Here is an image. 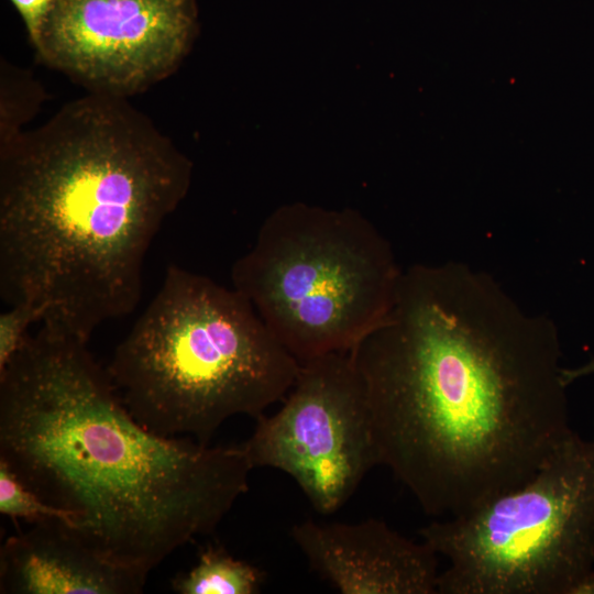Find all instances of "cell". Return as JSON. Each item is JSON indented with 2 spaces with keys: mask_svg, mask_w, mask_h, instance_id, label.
<instances>
[{
  "mask_svg": "<svg viewBox=\"0 0 594 594\" xmlns=\"http://www.w3.org/2000/svg\"><path fill=\"white\" fill-rule=\"evenodd\" d=\"M350 353L378 465L428 515L522 486L573 431L552 319L463 263L403 271L387 316Z\"/></svg>",
  "mask_w": 594,
  "mask_h": 594,
  "instance_id": "6da1fadb",
  "label": "cell"
},
{
  "mask_svg": "<svg viewBox=\"0 0 594 594\" xmlns=\"http://www.w3.org/2000/svg\"><path fill=\"white\" fill-rule=\"evenodd\" d=\"M193 165L127 98L88 92L0 141V294L89 341L131 314Z\"/></svg>",
  "mask_w": 594,
  "mask_h": 594,
  "instance_id": "7a4b0ae2",
  "label": "cell"
},
{
  "mask_svg": "<svg viewBox=\"0 0 594 594\" xmlns=\"http://www.w3.org/2000/svg\"><path fill=\"white\" fill-rule=\"evenodd\" d=\"M87 341L41 324L0 370V461L113 562L148 573L249 490L239 446L141 425Z\"/></svg>",
  "mask_w": 594,
  "mask_h": 594,
  "instance_id": "3957f363",
  "label": "cell"
},
{
  "mask_svg": "<svg viewBox=\"0 0 594 594\" xmlns=\"http://www.w3.org/2000/svg\"><path fill=\"white\" fill-rule=\"evenodd\" d=\"M299 369L234 287L169 265L107 371L146 429L209 444L229 418L283 400Z\"/></svg>",
  "mask_w": 594,
  "mask_h": 594,
  "instance_id": "277c9868",
  "label": "cell"
},
{
  "mask_svg": "<svg viewBox=\"0 0 594 594\" xmlns=\"http://www.w3.org/2000/svg\"><path fill=\"white\" fill-rule=\"evenodd\" d=\"M402 274L388 240L360 212L297 202L265 219L231 279L302 363L359 344L387 316Z\"/></svg>",
  "mask_w": 594,
  "mask_h": 594,
  "instance_id": "5b68a950",
  "label": "cell"
},
{
  "mask_svg": "<svg viewBox=\"0 0 594 594\" xmlns=\"http://www.w3.org/2000/svg\"><path fill=\"white\" fill-rule=\"evenodd\" d=\"M440 594H570L594 565V440L572 431L522 486L418 530Z\"/></svg>",
  "mask_w": 594,
  "mask_h": 594,
  "instance_id": "8992f818",
  "label": "cell"
},
{
  "mask_svg": "<svg viewBox=\"0 0 594 594\" xmlns=\"http://www.w3.org/2000/svg\"><path fill=\"white\" fill-rule=\"evenodd\" d=\"M273 415L256 418L242 444L253 469L289 475L315 510L331 515L378 465L362 376L349 352L300 363Z\"/></svg>",
  "mask_w": 594,
  "mask_h": 594,
  "instance_id": "52a82bcc",
  "label": "cell"
},
{
  "mask_svg": "<svg viewBox=\"0 0 594 594\" xmlns=\"http://www.w3.org/2000/svg\"><path fill=\"white\" fill-rule=\"evenodd\" d=\"M197 30L196 0H54L33 47L89 92L128 98L170 76Z\"/></svg>",
  "mask_w": 594,
  "mask_h": 594,
  "instance_id": "ba28073f",
  "label": "cell"
},
{
  "mask_svg": "<svg viewBox=\"0 0 594 594\" xmlns=\"http://www.w3.org/2000/svg\"><path fill=\"white\" fill-rule=\"evenodd\" d=\"M290 534L310 568L343 594L437 593L438 554L383 520H304Z\"/></svg>",
  "mask_w": 594,
  "mask_h": 594,
  "instance_id": "9c48e42d",
  "label": "cell"
},
{
  "mask_svg": "<svg viewBox=\"0 0 594 594\" xmlns=\"http://www.w3.org/2000/svg\"><path fill=\"white\" fill-rule=\"evenodd\" d=\"M146 579L103 556L59 519L34 522L0 549L1 594H138Z\"/></svg>",
  "mask_w": 594,
  "mask_h": 594,
  "instance_id": "30bf717a",
  "label": "cell"
},
{
  "mask_svg": "<svg viewBox=\"0 0 594 594\" xmlns=\"http://www.w3.org/2000/svg\"><path fill=\"white\" fill-rule=\"evenodd\" d=\"M262 582L256 566L210 547L188 572L173 581V590L179 594H254Z\"/></svg>",
  "mask_w": 594,
  "mask_h": 594,
  "instance_id": "8fae6325",
  "label": "cell"
},
{
  "mask_svg": "<svg viewBox=\"0 0 594 594\" xmlns=\"http://www.w3.org/2000/svg\"><path fill=\"white\" fill-rule=\"evenodd\" d=\"M0 513L13 519L22 518L33 524L59 519L75 526L74 516L44 502L23 485L8 465L0 461Z\"/></svg>",
  "mask_w": 594,
  "mask_h": 594,
  "instance_id": "7c38bea8",
  "label": "cell"
},
{
  "mask_svg": "<svg viewBox=\"0 0 594 594\" xmlns=\"http://www.w3.org/2000/svg\"><path fill=\"white\" fill-rule=\"evenodd\" d=\"M0 141L21 132L22 125L38 110L42 102L40 86L28 74L22 75L20 95L4 66H1Z\"/></svg>",
  "mask_w": 594,
  "mask_h": 594,
  "instance_id": "4fadbf2b",
  "label": "cell"
},
{
  "mask_svg": "<svg viewBox=\"0 0 594 594\" xmlns=\"http://www.w3.org/2000/svg\"><path fill=\"white\" fill-rule=\"evenodd\" d=\"M40 315L25 304L11 305L0 315V370L15 355L31 336L29 329L40 323Z\"/></svg>",
  "mask_w": 594,
  "mask_h": 594,
  "instance_id": "5bb4252c",
  "label": "cell"
},
{
  "mask_svg": "<svg viewBox=\"0 0 594 594\" xmlns=\"http://www.w3.org/2000/svg\"><path fill=\"white\" fill-rule=\"evenodd\" d=\"M20 14L32 46L36 43L54 0H9Z\"/></svg>",
  "mask_w": 594,
  "mask_h": 594,
  "instance_id": "9a60e30c",
  "label": "cell"
},
{
  "mask_svg": "<svg viewBox=\"0 0 594 594\" xmlns=\"http://www.w3.org/2000/svg\"><path fill=\"white\" fill-rule=\"evenodd\" d=\"M590 375H594V359L576 367H563L562 370V378L566 386Z\"/></svg>",
  "mask_w": 594,
  "mask_h": 594,
  "instance_id": "2e32d148",
  "label": "cell"
},
{
  "mask_svg": "<svg viewBox=\"0 0 594 594\" xmlns=\"http://www.w3.org/2000/svg\"><path fill=\"white\" fill-rule=\"evenodd\" d=\"M570 594H594V570L584 574L572 586Z\"/></svg>",
  "mask_w": 594,
  "mask_h": 594,
  "instance_id": "e0dca14e",
  "label": "cell"
}]
</instances>
